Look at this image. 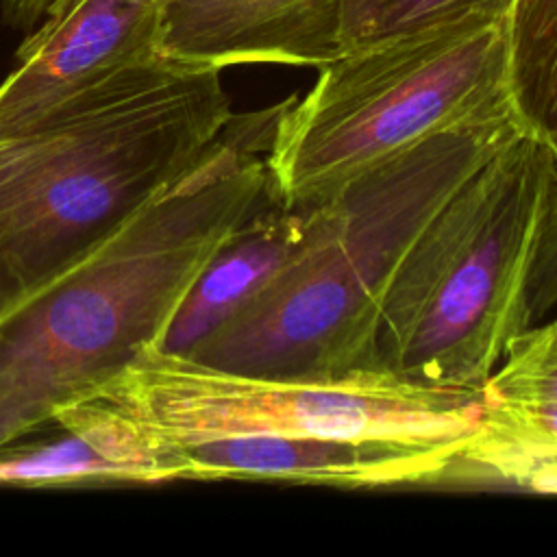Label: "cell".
<instances>
[{"label":"cell","instance_id":"obj_1","mask_svg":"<svg viewBox=\"0 0 557 557\" xmlns=\"http://www.w3.org/2000/svg\"><path fill=\"white\" fill-rule=\"evenodd\" d=\"M281 111L233 113L185 174L0 322V448L161 344L209 257L274 198L265 154Z\"/></svg>","mask_w":557,"mask_h":557},{"label":"cell","instance_id":"obj_2","mask_svg":"<svg viewBox=\"0 0 557 557\" xmlns=\"http://www.w3.org/2000/svg\"><path fill=\"white\" fill-rule=\"evenodd\" d=\"M233 115L222 70L157 54L0 144V322L185 174Z\"/></svg>","mask_w":557,"mask_h":557},{"label":"cell","instance_id":"obj_3","mask_svg":"<svg viewBox=\"0 0 557 557\" xmlns=\"http://www.w3.org/2000/svg\"><path fill=\"white\" fill-rule=\"evenodd\" d=\"M522 131L518 113L448 128L305 207L302 248L185 357L270 379L376 370L381 311L407 252L448 198Z\"/></svg>","mask_w":557,"mask_h":557},{"label":"cell","instance_id":"obj_4","mask_svg":"<svg viewBox=\"0 0 557 557\" xmlns=\"http://www.w3.org/2000/svg\"><path fill=\"white\" fill-rule=\"evenodd\" d=\"M557 150L522 131L435 213L387 292L374 368L418 385L481 389L531 326L527 289Z\"/></svg>","mask_w":557,"mask_h":557},{"label":"cell","instance_id":"obj_5","mask_svg":"<svg viewBox=\"0 0 557 557\" xmlns=\"http://www.w3.org/2000/svg\"><path fill=\"white\" fill-rule=\"evenodd\" d=\"M509 113V15L437 22L344 52L305 96L285 98L270 185L281 205L313 207L437 133Z\"/></svg>","mask_w":557,"mask_h":557},{"label":"cell","instance_id":"obj_6","mask_svg":"<svg viewBox=\"0 0 557 557\" xmlns=\"http://www.w3.org/2000/svg\"><path fill=\"white\" fill-rule=\"evenodd\" d=\"M85 400L128 418L163 450L242 435L461 446L483 405L481 389L418 385L381 370L270 379L218 370L157 346H146Z\"/></svg>","mask_w":557,"mask_h":557},{"label":"cell","instance_id":"obj_7","mask_svg":"<svg viewBox=\"0 0 557 557\" xmlns=\"http://www.w3.org/2000/svg\"><path fill=\"white\" fill-rule=\"evenodd\" d=\"M168 0H52L0 83V141L91 83L159 52Z\"/></svg>","mask_w":557,"mask_h":557},{"label":"cell","instance_id":"obj_8","mask_svg":"<svg viewBox=\"0 0 557 557\" xmlns=\"http://www.w3.org/2000/svg\"><path fill=\"white\" fill-rule=\"evenodd\" d=\"M459 446H413L342 437L242 435L168 448L178 479H255L329 487H396L437 481Z\"/></svg>","mask_w":557,"mask_h":557},{"label":"cell","instance_id":"obj_9","mask_svg":"<svg viewBox=\"0 0 557 557\" xmlns=\"http://www.w3.org/2000/svg\"><path fill=\"white\" fill-rule=\"evenodd\" d=\"M159 52L231 67H322L342 54V0H168Z\"/></svg>","mask_w":557,"mask_h":557},{"label":"cell","instance_id":"obj_10","mask_svg":"<svg viewBox=\"0 0 557 557\" xmlns=\"http://www.w3.org/2000/svg\"><path fill=\"white\" fill-rule=\"evenodd\" d=\"M52 424L65 435L11 453L0 448V485L178 481L176 463L146 431L96 400L61 407Z\"/></svg>","mask_w":557,"mask_h":557},{"label":"cell","instance_id":"obj_11","mask_svg":"<svg viewBox=\"0 0 557 557\" xmlns=\"http://www.w3.org/2000/svg\"><path fill=\"white\" fill-rule=\"evenodd\" d=\"M307 235V209L285 207L276 198L257 209L209 257L157 348L189 355L265 287Z\"/></svg>","mask_w":557,"mask_h":557},{"label":"cell","instance_id":"obj_12","mask_svg":"<svg viewBox=\"0 0 557 557\" xmlns=\"http://www.w3.org/2000/svg\"><path fill=\"white\" fill-rule=\"evenodd\" d=\"M444 485L557 494V405L483 398L476 426L437 481Z\"/></svg>","mask_w":557,"mask_h":557},{"label":"cell","instance_id":"obj_13","mask_svg":"<svg viewBox=\"0 0 557 557\" xmlns=\"http://www.w3.org/2000/svg\"><path fill=\"white\" fill-rule=\"evenodd\" d=\"M509 67L524 128L557 150V0L513 2Z\"/></svg>","mask_w":557,"mask_h":557},{"label":"cell","instance_id":"obj_14","mask_svg":"<svg viewBox=\"0 0 557 557\" xmlns=\"http://www.w3.org/2000/svg\"><path fill=\"white\" fill-rule=\"evenodd\" d=\"M516 0H342V54L470 13L511 15Z\"/></svg>","mask_w":557,"mask_h":557},{"label":"cell","instance_id":"obj_15","mask_svg":"<svg viewBox=\"0 0 557 557\" xmlns=\"http://www.w3.org/2000/svg\"><path fill=\"white\" fill-rule=\"evenodd\" d=\"M481 394L492 400L557 405V320L513 335Z\"/></svg>","mask_w":557,"mask_h":557},{"label":"cell","instance_id":"obj_16","mask_svg":"<svg viewBox=\"0 0 557 557\" xmlns=\"http://www.w3.org/2000/svg\"><path fill=\"white\" fill-rule=\"evenodd\" d=\"M527 307L531 324L540 322L548 311L557 307V176L548 194L546 213L529 274Z\"/></svg>","mask_w":557,"mask_h":557},{"label":"cell","instance_id":"obj_17","mask_svg":"<svg viewBox=\"0 0 557 557\" xmlns=\"http://www.w3.org/2000/svg\"><path fill=\"white\" fill-rule=\"evenodd\" d=\"M52 0H0L2 17L13 28H30Z\"/></svg>","mask_w":557,"mask_h":557},{"label":"cell","instance_id":"obj_18","mask_svg":"<svg viewBox=\"0 0 557 557\" xmlns=\"http://www.w3.org/2000/svg\"><path fill=\"white\" fill-rule=\"evenodd\" d=\"M0 144H2V141H0Z\"/></svg>","mask_w":557,"mask_h":557}]
</instances>
